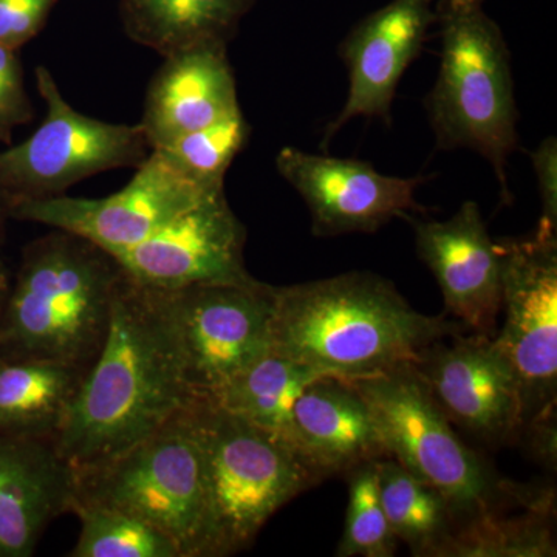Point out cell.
<instances>
[{
    "label": "cell",
    "mask_w": 557,
    "mask_h": 557,
    "mask_svg": "<svg viewBox=\"0 0 557 557\" xmlns=\"http://www.w3.org/2000/svg\"><path fill=\"white\" fill-rule=\"evenodd\" d=\"M17 51L0 44V143L13 145L14 131L35 119Z\"/></svg>",
    "instance_id": "83f0119b"
},
{
    "label": "cell",
    "mask_w": 557,
    "mask_h": 557,
    "mask_svg": "<svg viewBox=\"0 0 557 557\" xmlns=\"http://www.w3.org/2000/svg\"><path fill=\"white\" fill-rule=\"evenodd\" d=\"M89 369L0 357V435L57 442Z\"/></svg>",
    "instance_id": "ffe728a7"
},
{
    "label": "cell",
    "mask_w": 557,
    "mask_h": 557,
    "mask_svg": "<svg viewBox=\"0 0 557 557\" xmlns=\"http://www.w3.org/2000/svg\"><path fill=\"white\" fill-rule=\"evenodd\" d=\"M347 381L368 405L386 457L434 486L457 527L509 507L555 508L553 491L502 479L461 442L413 364Z\"/></svg>",
    "instance_id": "277c9868"
},
{
    "label": "cell",
    "mask_w": 557,
    "mask_h": 557,
    "mask_svg": "<svg viewBox=\"0 0 557 557\" xmlns=\"http://www.w3.org/2000/svg\"><path fill=\"white\" fill-rule=\"evenodd\" d=\"M523 431L528 432L531 449L536 454L539 460L544 461L547 467L555 468L557 445L556 417L533 421Z\"/></svg>",
    "instance_id": "4dcf8cb0"
},
{
    "label": "cell",
    "mask_w": 557,
    "mask_h": 557,
    "mask_svg": "<svg viewBox=\"0 0 557 557\" xmlns=\"http://www.w3.org/2000/svg\"><path fill=\"white\" fill-rule=\"evenodd\" d=\"M450 423L487 443L525 428L522 395L493 336L460 333L432 343L413 364Z\"/></svg>",
    "instance_id": "5bb4252c"
},
{
    "label": "cell",
    "mask_w": 557,
    "mask_h": 557,
    "mask_svg": "<svg viewBox=\"0 0 557 557\" xmlns=\"http://www.w3.org/2000/svg\"><path fill=\"white\" fill-rule=\"evenodd\" d=\"M72 515L81 531L70 557H182L170 536L119 508L75 502Z\"/></svg>",
    "instance_id": "d4e9b609"
},
{
    "label": "cell",
    "mask_w": 557,
    "mask_h": 557,
    "mask_svg": "<svg viewBox=\"0 0 557 557\" xmlns=\"http://www.w3.org/2000/svg\"><path fill=\"white\" fill-rule=\"evenodd\" d=\"M256 0H120L124 32L161 57L226 42Z\"/></svg>",
    "instance_id": "44dd1931"
},
{
    "label": "cell",
    "mask_w": 557,
    "mask_h": 557,
    "mask_svg": "<svg viewBox=\"0 0 557 557\" xmlns=\"http://www.w3.org/2000/svg\"><path fill=\"white\" fill-rule=\"evenodd\" d=\"M247 230L225 190L212 194L134 247L113 252L124 273L143 287L178 292L207 284L248 282Z\"/></svg>",
    "instance_id": "7c38bea8"
},
{
    "label": "cell",
    "mask_w": 557,
    "mask_h": 557,
    "mask_svg": "<svg viewBox=\"0 0 557 557\" xmlns=\"http://www.w3.org/2000/svg\"><path fill=\"white\" fill-rule=\"evenodd\" d=\"M194 394L212 398L271 351L274 287L258 278L174 292Z\"/></svg>",
    "instance_id": "8fae6325"
},
{
    "label": "cell",
    "mask_w": 557,
    "mask_h": 557,
    "mask_svg": "<svg viewBox=\"0 0 557 557\" xmlns=\"http://www.w3.org/2000/svg\"><path fill=\"white\" fill-rule=\"evenodd\" d=\"M434 0H392L359 22L339 47L348 72L346 104L325 127L322 149L348 121L381 119L391 124L399 79L420 54L434 22Z\"/></svg>",
    "instance_id": "9a60e30c"
},
{
    "label": "cell",
    "mask_w": 557,
    "mask_h": 557,
    "mask_svg": "<svg viewBox=\"0 0 557 557\" xmlns=\"http://www.w3.org/2000/svg\"><path fill=\"white\" fill-rule=\"evenodd\" d=\"M205 497L200 398L120 456L76 472L75 502L145 520L170 536L182 557H203Z\"/></svg>",
    "instance_id": "52a82bcc"
},
{
    "label": "cell",
    "mask_w": 557,
    "mask_h": 557,
    "mask_svg": "<svg viewBox=\"0 0 557 557\" xmlns=\"http://www.w3.org/2000/svg\"><path fill=\"white\" fill-rule=\"evenodd\" d=\"M58 0H0V44L20 50L42 32Z\"/></svg>",
    "instance_id": "f1b7e54d"
},
{
    "label": "cell",
    "mask_w": 557,
    "mask_h": 557,
    "mask_svg": "<svg viewBox=\"0 0 557 557\" xmlns=\"http://www.w3.org/2000/svg\"><path fill=\"white\" fill-rule=\"evenodd\" d=\"M76 471L50 440L0 435V557L35 555L47 527L72 515Z\"/></svg>",
    "instance_id": "ac0fdd59"
},
{
    "label": "cell",
    "mask_w": 557,
    "mask_h": 557,
    "mask_svg": "<svg viewBox=\"0 0 557 557\" xmlns=\"http://www.w3.org/2000/svg\"><path fill=\"white\" fill-rule=\"evenodd\" d=\"M534 172H536L539 196L542 201V215L539 220V233L557 236V141L555 137L545 138L536 150L531 152Z\"/></svg>",
    "instance_id": "f546056e"
},
{
    "label": "cell",
    "mask_w": 557,
    "mask_h": 557,
    "mask_svg": "<svg viewBox=\"0 0 557 557\" xmlns=\"http://www.w3.org/2000/svg\"><path fill=\"white\" fill-rule=\"evenodd\" d=\"M327 376L270 351L230 381L209 401L292 445L289 437L296 403L311 383Z\"/></svg>",
    "instance_id": "7402d4cb"
},
{
    "label": "cell",
    "mask_w": 557,
    "mask_h": 557,
    "mask_svg": "<svg viewBox=\"0 0 557 557\" xmlns=\"http://www.w3.org/2000/svg\"><path fill=\"white\" fill-rule=\"evenodd\" d=\"M2 239H0V247H2ZM10 270L7 267L5 259H3L2 251H0V321H2L3 306H5L7 295L10 288Z\"/></svg>",
    "instance_id": "1f68e13d"
},
{
    "label": "cell",
    "mask_w": 557,
    "mask_h": 557,
    "mask_svg": "<svg viewBox=\"0 0 557 557\" xmlns=\"http://www.w3.org/2000/svg\"><path fill=\"white\" fill-rule=\"evenodd\" d=\"M496 248L505 324L494 343L518 379L527 428L556 417L557 236L534 231Z\"/></svg>",
    "instance_id": "9c48e42d"
},
{
    "label": "cell",
    "mask_w": 557,
    "mask_h": 557,
    "mask_svg": "<svg viewBox=\"0 0 557 557\" xmlns=\"http://www.w3.org/2000/svg\"><path fill=\"white\" fill-rule=\"evenodd\" d=\"M46 119L20 145L0 150V197L7 203L62 196L76 183L121 168H138L150 153L139 124L91 119L69 104L49 69H35Z\"/></svg>",
    "instance_id": "ba28073f"
},
{
    "label": "cell",
    "mask_w": 557,
    "mask_h": 557,
    "mask_svg": "<svg viewBox=\"0 0 557 557\" xmlns=\"http://www.w3.org/2000/svg\"><path fill=\"white\" fill-rule=\"evenodd\" d=\"M289 442L321 480L386 456L364 399L347 380L333 376L300 395Z\"/></svg>",
    "instance_id": "d6986e66"
},
{
    "label": "cell",
    "mask_w": 557,
    "mask_h": 557,
    "mask_svg": "<svg viewBox=\"0 0 557 557\" xmlns=\"http://www.w3.org/2000/svg\"><path fill=\"white\" fill-rule=\"evenodd\" d=\"M467 332L412 309L391 281L364 271L274 287L271 351L333 379L416 364L435 341Z\"/></svg>",
    "instance_id": "7a4b0ae2"
},
{
    "label": "cell",
    "mask_w": 557,
    "mask_h": 557,
    "mask_svg": "<svg viewBox=\"0 0 557 557\" xmlns=\"http://www.w3.org/2000/svg\"><path fill=\"white\" fill-rule=\"evenodd\" d=\"M9 212H7L5 201L0 197V239L3 240L5 236L7 220H9Z\"/></svg>",
    "instance_id": "d6a6232c"
},
{
    "label": "cell",
    "mask_w": 557,
    "mask_h": 557,
    "mask_svg": "<svg viewBox=\"0 0 557 557\" xmlns=\"http://www.w3.org/2000/svg\"><path fill=\"white\" fill-rule=\"evenodd\" d=\"M203 432V557L236 555L293 498L319 482L284 438L200 398Z\"/></svg>",
    "instance_id": "8992f818"
},
{
    "label": "cell",
    "mask_w": 557,
    "mask_h": 557,
    "mask_svg": "<svg viewBox=\"0 0 557 557\" xmlns=\"http://www.w3.org/2000/svg\"><path fill=\"white\" fill-rule=\"evenodd\" d=\"M418 258L434 274L445 310L469 332L496 336L502 311L500 259L479 203L468 200L448 220L409 215Z\"/></svg>",
    "instance_id": "2e32d148"
},
{
    "label": "cell",
    "mask_w": 557,
    "mask_h": 557,
    "mask_svg": "<svg viewBox=\"0 0 557 557\" xmlns=\"http://www.w3.org/2000/svg\"><path fill=\"white\" fill-rule=\"evenodd\" d=\"M50 230L22 249L0 321V357L90 369L126 273L100 245Z\"/></svg>",
    "instance_id": "3957f363"
},
{
    "label": "cell",
    "mask_w": 557,
    "mask_h": 557,
    "mask_svg": "<svg viewBox=\"0 0 557 557\" xmlns=\"http://www.w3.org/2000/svg\"><path fill=\"white\" fill-rule=\"evenodd\" d=\"M276 168L309 207L318 237L375 233L392 219L424 212L416 199L426 177L384 175L366 161L336 159L285 146Z\"/></svg>",
    "instance_id": "4fadbf2b"
},
{
    "label": "cell",
    "mask_w": 557,
    "mask_h": 557,
    "mask_svg": "<svg viewBox=\"0 0 557 557\" xmlns=\"http://www.w3.org/2000/svg\"><path fill=\"white\" fill-rule=\"evenodd\" d=\"M249 135L251 126L240 112L152 150L163 153L194 182L208 188H225L226 172L247 146Z\"/></svg>",
    "instance_id": "484cf974"
},
{
    "label": "cell",
    "mask_w": 557,
    "mask_h": 557,
    "mask_svg": "<svg viewBox=\"0 0 557 557\" xmlns=\"http://www.w3.org/2000/svg\"><path fill=\"white\" fill-rule=\"evenodd\" d=\"M375 469L381 504L398 542L413 556H437L457 527L446 498L395 458H376Z\"/></svg>",
    "instance_id": "603a6c76"
},
{
    "label": "cell",
    "mask_w": 557,
    "mask_h": 557,
    "mask_svg": "<svg viewBox=\"0 0 557 557\" xmlns=\"http://www.w3.org/2000/svg\"><path fill=\"white\" fill-rule=\"evenodd\" d=\"M552 518L555 508L527 509L516 518L480 516L458 525L435 557H555Z\"/></svg>",
    "instance_id": "cb8c5ba5"
},
{
    "label": "cell",
    "mask_w": 557,
    "mask_h": 557,
    "mask_svg": "<svg viewBox=\"0 0 557 557\" xmlns=\"http://www.w3.org/2000/svg\"><path fill=\"white\" fill-rule=\"evenodd\" d=\"M240 112L226 42H205L164 57L139 126L152 150Z\"/></svg>",
    "instance_id": "e0dca14e"
},
{
    "label": "cell",
    "mask_w": 557,
    "mask_h": 557,
    "mask_svg": "<svg viewBox=\"0 0 557 557\" xmlns=\"http://www.w3.org/2000/svg\"><path fill=\"white\" fill-rule=\"evenodd\" d=\"M348 505L344 533L336 556L392 557L398 539L388 525L381 504L375 460L364 461L346 472Z\"/></svg>",
    "instance_id": "4316f807"
},
{
    "label": "cell",
    "mask_w": 557,
    "mask_h": 557,
    "mask_svg": "<svg viewBox=\"0 0 557 557\" xmlns=\"http://www.w3.org/2000/svg\"><path fill=\"white\" fill-rule=\"evenodd\" d=\"M197 398L174 292L143 287L126 274L100 355L54 445L76 472L87 471L141 442Z\"/></svg>",
    "instance_id": "6da1fadb"
},
{
    "label": "cell",
    "mask_w": 557,
    "mask_h": 557,
    "mask_svg": "<svg viewBox=\"0 0 557 557\" xmlns=\"http://www.w3.org/2000/svg\"><path fill=\"white\" fill-rule=\"evenodd\" d=\"M438 21V76L426 101L437 146L480 153L496 174L502 201L511 203L507 166L519 137L507 42L485 0H442Z\"/></svg>",
    "instance_id": "5b68a950"
},
{
    "label": "cell",
    "mask_w": 557,
    "mask_h": 557,
    "mask_svg": "<svg viewBox=\"0 0 557 557\" xmlns=\"http://www.w3.org/2000/svg\"><path fill=\"white\" fill-rule=\"evenodd\" d=\"M225 188H208L180 172L159 150L119 193L102 199L62 196L7 203L10 219L78 234L110 255L139 244L183 212Z\"/></svg>",
    "instance_id": "30bf717a"
}]
</instances>
